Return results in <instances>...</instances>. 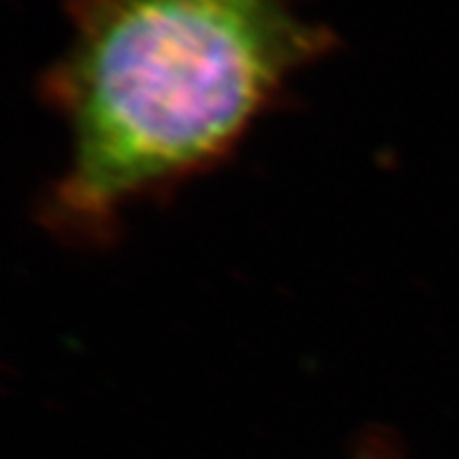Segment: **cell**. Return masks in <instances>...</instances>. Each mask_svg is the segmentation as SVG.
Segmentation results:
<instances>
[{
    "label": "cell",
    "mask_w": 459,
    "mask_h": 459,
    "mask_svg": "<svg viewBox=\"0 0 459 459\" xmlns=\"http://www.w3.org/2000/svg\"><path fill=\"white\" fill-rule=\"evenodd\" d=\"M71 38L38 80L68 132L38 223L113 247L122 216L235 158L338 38L298 0H66Z\"/></svg>",
    "instance_id": "cell-1"
},
{
    "label": "cell",
    "mask_w": 459,
    "mask_h": 459,
    "mask_svg": "<svg viewBox=\"0 0 459 459\" xmlns=\"http://www.w3.org/2000/svg\"><path fill=\"white\" fill-rule=\"evenodd\" d=\"M351 459H405V450L392 429L368 427L354 441Z\"/></svg>",
    "instance_id": "cell-2"
}]
</instances>
